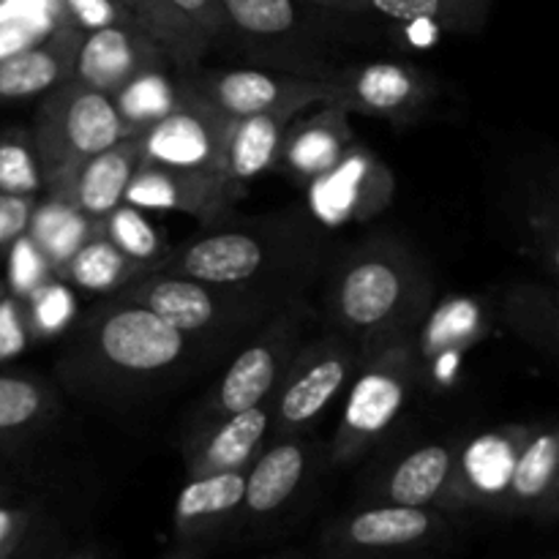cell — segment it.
Instances as JSON below:
<instances>
[{
    "label": "cell",
    "mask_w": 559,
    "mask_h": 559,
    "mask_svg": "<svg viewBox=\"0 0 559 559\" xmlns=\"http://www.w3.org/2000/svg\"><path fill=\"white\" fill-rule=\"evenodd\" d=\"M80 38L82 31L58 22L38 41L0 60V104L27 102L69 82Z\"/></svg>",
    "instance_id": "ffe728a7"
},
{
    "label": "cell",
    "mask_w": 559,
    "mask_h": 559,
    "mask_svg": "<svg viewBox=\"0 0 559 559\" xmlns=\"http://www.w3.org/2000/svg\"><path fill=\"white\" fill-rule=\"evenodd\" d=\"M325 80L333 85L331 107L344 112L404 118L413 109L424 107L431 96V80H426L413 66L393 63V60L353 66Z\"/></svg>",
    "instance_id": "7c38bea8"
},
{
    "label": "cell",
    "mask_w": 559,
    "mask_h": 559,
    "mask_svg": "<svg viewBox=\"0 0 559 559\" xmlns=\"http://www.w3.org/2000/svg\"><path fill=\"white\" fill-rule=\"evenodd\" d=\"M131 14L147 38L178 66H197L211 38L178 14L167 0H115Z\"/></svg>",
    "instance_id": "484cf974"
},
{
    "label": "cell",
    "mask_w": 559,
    "mask_h": 559,
    "mask_svg": "<svg viewBox=\"0 0 559 559\" xmlns=\"http://www.w3.org/2000/svg\"><path fill=\"white\" fill-rule=\"evenodd\" d=\"M131 136L123 118L115 109L112 96L91 91L69 80L47 93L36 112L33 147L41 167L44 189L58 186L74 167L93 153Z\"/></svg>",
    "instance_id": "5b68a950"
},
{
    "label": "cell",
    "mask_w": 559,
    "mask_h": 559,
    "mask_svg": "<svg viewBox=\"0 0 559 559\" xmlns=\"http://www.w3.org/2000/svg\"><path fill=\"white\" fill-rule=\"evenodd\" d=\"M431 284L399 243L371 240L338 262L328 309L342 336L360 347L407 336L429 306Z\"/></svg>",
    "instance_id": "6da1fadb"
},
{
    "label": "cell",
    "mask_w": 559,
    "mask_h": 559,
    "mask_svg": "<svg viewBox=\"0 0 559 559\" xmlns=\"http://www.w3.org/2000/svg\"><path fill=\"white\" fill-rule=\"evenodd\" d=\"M415 385V353L407 336L360 347V364L349 380L347 402L331 445V462L364 456L407 404Z\"/></svg>",
    "instance_id": "277c9868"
},
{
    "label": "cell",
    "mask_w": 559,
    "mask_h": 559,
    "mask_svg": "<svg viewBox=\"0 0 559 559\" xmlns=\"http://www.w3.org/2000/svg\"><path fill=\"white\" fill-rule=\"evenodd\" d=\"M448 535L445 511L369 502L328 524L322 549L328 559H413L429 555Z\"/></svg>",
    "instance_id": "8992f818"
},
{
    "label": "cell",
    "mask_w": 559,
    "mask_h": 559,
    "mask_svg": "<svg viewBox=\"0 0 559 559\" xmlns=\"http://www.w3.org/2000/svg\"><path fill=\"white\" fill-rule=\"evenodd\" d=\"M194 338L145 306L109 298L87 320L82 347L93 374L115 382H147L183 364Z\"/></svg>",
    "instance_id": "3957f363"
},
{
    "label": "cell",
    "mask_w": 559,
    "mask_h": 559,
    "mask_svg": "<svg viewBox=\"0 0 559 559\" xmlns=\"http://www.w3.org/2000/svg\"><path fill=\"white\" fill-rule=\"evenodd\" d=\"M267 431H271L267 404L243 409V413L216 420L207 429L194 431L186 451V473L189 478H200V475L249 469V464L265 445Z\"/></svg>",
    "instance_id": "7402d4cb"
},
{
    "label": "cell",
    "mask_w": 559,
    "mask_h": 559,
    "mask_svg": "<svg viewBox=\"0 0 559 559\" xmlns=\"http://www.w3.org/2000/svg\"><path fill=\"white\" fill-rule=\"evenodd\" d=\"M456 448L431 442L404 453L380 478L374 502L451 511L456 500Z\"/></svg>",
    "instance_id": "ac0fdd59"
},
{
    "label": "cell",
    "mask_w": 559,
    "mask_h": 559,
    "mask_svg": "<svg viewBox=\"0 0 559 559\" xmlns=\"http://www.w3.org/2000/svg\"><path fill=\"white\" fill-rule=\"evenodd\" d=\"M38 197L0 194V257L25 235L27 218Z\"/></svg>",
    "instance_id": "d590c367"
},
{
    "label": "cell",
    "mask_w": 559,
    "mask_h": 559,
    "mask_svg": "<svg viewBox=\"0 0 559 559\" xmlns=\"http://www.w3.org/2000/svg\"><path fill=\"white\" fill-rule=\"evenodd\" d=\"M311 469V451L298 437H278L262 445L246 469L240 530H260L276 522L304 489Z\"/></svg>",
    "instance_id": "5bb4252c"
},
{
    "label": "cell",
    "mask_w": 559,
    "mask_h": 559,
    "mask_svg": "<svg viewBox=\"0 0 559 559\" xmlns=\"http://www.w3.org/2000/svg\"><path fill=\"white\" fill-rule=\"evenodd\" d=\"M311 235L284 227L271 233L254 227L213 229L167 249L153 271L273 298V284L298 276V271L314 262L317 240Z\"/></svg>",
    "instance_id": "7a4b0ae2"
},
{
    "label": "cell",
    "mask_w": 559,
    "mask_h": 559,
    "mask_svg": "<svg viewBox=\"0 0 559 559\" xmlns=\"http://www.w3.org/2000/svg\"><path fill=\"white\" fill-rule=\"evenodd\" d=\"M300 336V311L289 309L273 322L267 331L254 338V344L235 355L233 364L222 374L205 404L200 409V426L197 431L207 429L216 420L229 418L243 409L260 407L276 391L278 380L287 371L289 360L298 353Z\"/></svg>",
    "instance_id": "9c48e42d"
},
{
    "label": "cell",
    "mask_w": 559,
    "mask_h": 559,
    "mask_svg": "<svg viewBox=\"0 0 559 559\" xmlns=\"http://www.w3.org/2000/svg\"><path fill=\"white\" fill-rule=\"evenodd\" d=\"M60 559H102V555L93 549H82V551H74V555H69V557H60Z\"/></svg>",
    "instance_id": "60d3db41"
},
{
    "label": "cell",
    "mask_w": 559,
    "mask_h": 559,
    "mask_svg": "<svg viewBox=\"0 0 559 559\" xmlns=\"http://www.w3.org/2000/svg\"><path fill=\"white\" fill-rule=\"evenodd\" d=\"M147 273V265L131 260L123 251L115 249L107 238L102 235V229L91 235L74 254L69 257L63 267H60L58 276L66 278L74 287L87 289V293H102L112 295L120 287L131 282V278Z\"/></svg>",
    "instance_id": "4316f807"
},
{
    "label": "cell",
    "mask_w": 559,
    "mask_h": 559,
    "mask_svg": "<svg viewBox=\"0 0 559 559\" xmlns=\"http://www.w3.org/2000/svg\"><path fill=\"white\" fill-rule=\"evenodd\" d=\"M478 309L469 300H451L435 311L426 331L420 336V349L426 358H435L440 353H451L453 347H467L475 338V325H478Z\"/></svg>",
    "instance_id": "836d02e7"
},
{
    "label": "cell",
    "mask_w": 559,
    "mask_h": 559,
    "mask_svg": "<svg viewBox=\"0 0 559 559\" xmlns=\"http://www.w3.org/2000/svg\"><path fill=\"white\" fill-rule=\"evenodd\" d=\"M298 112L300 109L287 107L229 120L218 158V183L229 202L238 200L251 180L282 164L284 136Z\"/></svg>",
    "instance_id": "9a60e30c"
},
{
    "label": "cell",
    "mask_w": 559,
    "mask_h": 559,
    "mask_svg": "<svg viewBox=\"0 0 559 559\" xmlns=\"http://www.w3.org/2000/svg\"><path fill=\"white\" fill-rule=\"evenodd\" d=\"M246 495V469L189 478L173 513L175 544H216L240 530Z\"/></svg>",
    "instance_id": "2e32d148"
},
{
    "label": "cell",
    "mask_w": 559,
    "mask_h": 559,
    "mask_svg": "<svg viewBox=\"0 0 559 559\" xmlns=\"http://www.w3.org/2000/svg\"><path fill=\"white\" fill-rule=\"evenodd\" d=\"M491 0H369L371 11L399 22H426L448 31H478Z\"/></svg>",
    "instance_id": "f1b7e54d"
},
{
    "label": "cell",
    "mask_w": 559,
    "mask_h": 559,
    "mask_svg": "<svg viewBox=\"0 0 559 559\" xmlns=\"http://www.w3.org/2000/svg\"><path fill=\"white\" fill-rule=\"evenodd\" d=\"M287 559H298V557H287Z\"/></svg>",
    "instance_id": "b9f144b4"
},
{
    "label": "cell",
    "mask_w": 559,
    "mask_h": 559,
    "mask_svg": "<svg viewBox=\"0 0 559 559\" xmlns=\"http://www.w3.org/2000/svg\"><path fill=\"white\" fill-rule=\"evenodd\" d=\"M112 104L123 118L126 129L131 134H140L147 126L173 112L175 104H178V82L164 74V66H153V69L140 71L131 82H126L112 96Z\"/></svg>",
    "instance_id": "83f0119b"
},
{
    "label": "cell",
    "mask_w": 559,
    "mask_h": 559,
    "mask_svg": "<svg viewBox=\"0 0 559 559\" xmlns=\"http://www.w3.org/2000/svg\"><path fill=\"white\" fill-rule=\"evenodd\" d=\"M98 229H102V235L115 249H120L126 257L147 265V273L158 265V260L169 249L162 240V235L156 233V227L142 216L140 207L126 205V202H120L115 211H109L98 222Z\"/></svg>",
    "instance_id": "4dcf8cb0"
},
{
    "label": "cell",
    "mask_w": 559,
    "mask_h": 559,
    "mask_svg": "<svg viewBox=\"0 0 559 559\" xmlns=\"http://www.w3.org/2000/svg\"><path fill=\"white\" fill-rule=\"evenodd\" d=\"M52 3L58 9V22H69L71 27L82 33L98 31V27L107 25H120V22H134L129 11L120 3H115V0H52Z\"/></svg>",
    "instance_id": "e575fe53"
},
{
    "label": "cell",
    "mask_w": 559,
    "mask_h": 559,
    "mask_svg": "<svg viewBox=\"0 0 559 559\" xmlns=\"http://www.w3.org/2000/svg\"><path fill=\"white\" fill-rule=\"evenodd\" d=\"M44 33L38 27H33L27 20H9L0 22V60L9 58V55L20 52L27 44L38 41Z\"/></svg>",
    "instance_id": "74e56055"
},
{
    "label": "cell",
    "mask_w": 559,
    "mask_h": 559,
    "mask_svg": "<svg viewBox=\"0 0 559 559\" xmlns=\"http://www.w3.org/2000/svg\"><path fill=\"white\" fill-rule=\"evenodd\" d=\"M109 298L145 306L164 322L175 325L178 331L191 333V336L240 325V322L251 320L262 309H267V304L273 300L267 295L249 293V289L218 287V284H205L162 271L131 278L126 287H120Z\"/></svg>",
    "instance_id": "52a82bcc"
},
{
    "label": "cell",
    "mask_w": 559,
    "mask_h": 559,
    "mask_svg": "<svg viewBox=\"0 0 559 559\" xmlns=\"http://www.w3.org/2000/svg\"><path fill=\"white\" fill-rule=\"evenodd\" d=\"M229 118L207 107L183 82H178V104L173 112L140 131L142 158L191 173H207L218 178L224 134Z\"/></svg>",
    "instance_id": "8fae6325"
},
{
    "label": "cell",
    "mask_w": 559,
    "mask_h": 559,
    "mask_svg": "<svg viewBox=\"0 0 559 559\" xmlns=\"http://www.w3.org/2000/svg\"><path fill=\"white\" fill-rule=\"evenodd\" d=\"M207 555H211V546L205 544H175L158 559H207Z\"/></svg>",
    "instance_id": "ab89813d"
},
{
    "label": "cell",
    "mask_w": 559,
    "mask_h": 559,
    "mask_svg": "<svg viewBox=\"0 0 559 559\" xmlns=\"http://www.w3.org/2000/svg\"><path fill=\"white\" fill-rule=\"evenodd\" d=\"M123 202L140 211L189 213L202 222H216L233 205L216 175L164 167L147 158L131 175Z\"/></svg>",
    "instance_id": "e0dca14e"
},
{
    "label": "cell",
    "mask_w": 559,
    "mask_h": 559,
    "mask_svg": "<svg viewBox=\"0 0 559 559\" xmlns=\"http://www.w3.org/2000/svg\"><path fill=\"white\" fill-rule=\"evenodd\" d=\"M175 11H178L183 20H189L191 25L200 27L207 38L222 36L224 31H229V22L224 16V9L218 0H167Z\"/></svg>",
    "instance_id": "8d00e7d4"
},
{
    "label": "cell",
    "mask_w": 559,
    "mask_h": 559,
    "mask_svg": "<svg viewBox=\"0 0 559 559\" xmlns=\"http://www.w3.org/2000/svg\"><path fill=\"white\" fill-rule=\"evenodd\" d=\"M183 82L197 98L224 118L271 112V109H306L309 104H331L333 85L325 76L271 74L260 69L202 71Z\"/></svg>",
    "instance_id": "30bf717a"
},
{
    "label": "cell",
    "mask_w": 559,
    "mask_h": 559,
    "mask_svg": "<svg viewBox=\"0 0 559 559\" xmlns=\"http://www.w3.org/2000/svg\"><path fill=\"white\" fill-rule=\"evenodd\" d=\"M229 27L254 38L293 36L304 27L298 0H218Z\"/></svg>",
    "instance_id": "f546056e"
},
{
    "label": "cell",
    "mask_w": 559,
    "mask_h": 559,
    "mask_svg": "<svg viewBox=\"0 0 559 559\" xmlns=\"http://www.w3.org/2000/svg\"><path fill=\"white\" fill-rule=\"evenodd\" d=\"M559 437L555 429L530 431L516 453L497 511L551 522L557 516Z\"/></svg>",
    "instance_id": "44dd1931"
},
{
    "label": "cell",
    "mask_w": 559,
    "mask_h": 559,
    "mask_svg": "<svg viewBox=\"0 0 559 559\" xmlns=\"http://www.w3.org/2000/svg\"><path fill=\"white\" fill-rule=\"evenodd\" d=\"M140 136H123L115 145L104 147L102 153H93L91 158H85L80 167L71 169L47 194L66 197L82 216L98 224L109 211H115L123 202L131 175L140 167Z\"/></svg>",
    "instance_id": "d6986e66"
},
{
    "label": "cell",
    "mask_w": 559,
    "mask_h": 559,
    "mask_svg": "<svg viewBox=\"0 0 559 559\" xmlns=\"http://www.w3.org/2000/svg\"><path fill=\"white\" fill-rule=\"evenodd\" d=\"M344 115H347L344 109L325 104V112L314 115L306 123H298L295 129L289 126L287 136H284L282 162L298 178L317 180L342 162L349 142V129Z\"/></svg>",
    "instance_id": "d4e9b609"
},
{
    "label": "cell",
    "mask_w": 559,
    "mask_h": 559,
    "mask_svg": "<svg viewBox=\"0 0 559 559\" xmlns=\"http://www.w3.org/2000/svg\"><path fill=\"white\" fill-rule=\"evenodd\" d=\"M44 189L33 140L22 131H5L0 136V194L38 197Z\"/></svg>",
    "instance_id": "d6a6232c"
},
{
    "label": "cell",
    "mask_w": 559,
    "mask_h": 559,
    "mask_svg": "<svg viewBox=\"0 0 559 559\" xmlns=\"http://www.w3.org/2000/svg\"><path fill=\"white\" fill-rule=\"evenodd\" d=\"M164 60H169L167 55L134 22H120L82 33L71 80L91 91L115 96L140 71L164 66Z\"/></svg>",
    "instance_id": "4fadbf2b"
},
{
    "label": "cell",
    "mask_w": 559,
    "mask_h": 559,
    "mask_svg": "<svg viewBox=\"0 0 559 559\" xmlns=\"http://www.w3.org/2000/svg\"><path fill=\"white\" fill-rule=\"evenodd\" d=\"M298 3L314 5V9H325V11H336V14H369V0H298Z\"/></svg>",
    "instance_id": "f35d334b"
},
{
    "label": "cell",
    "mask_w": 559,
    "mask_h": 559,
    "mask_svg": "<svg viewBox=\"0 0 559 559\" xmlns=\"http://www.w3.org/2000/svg\"><path fill=\"white\" fill-rule=\"evenodd\" d=\"M98 229L91 218L82 216L66 197L47 194L41 202L36 200L31 218L22 238L27 240L38 260L47 265V271L60 273V267L69 262V257L91 238Z\"/></svg>",
    "instance_id": "cb8c5ba5"
},
{
    "label": "cell",
    "mask_w": 559,
    "mask_h": 559,
    "mask_svg": "<svg viewBox=\"0 0 559 559\" xmlns=\"http://www.w3.org/2000/svg\"><path fill=\"white\" fill-rule=\"evenodd\" d=\"M530 431H491L456 453V500L464 506L497 508L506 491L516 453Z\"/></svg>",
    "instance_id": "603a6c76"
},
{
    "label": "cell",
    "mask_w": 559,
    "mask_h": 559,
    "mask_svg": "<svg viewBox=\"0 0 559 559\" xmlns=\"http://www.w3.org/2000/svg\"><path fill=\"white\" fill-rule=\"evenodd\" d=\"M360 364V344L347 336L298 349L271 393V426L278 437H298L342 396Z\"/></svg>",
    "instance_id": "ba28073f"
},
{
    "label": "cell",
    "mask_w": 559,
    "mask_h": 559,
    "mask_svg": "<svg viewBox=\"0 0 559 559\" xmlns=\"http://www.w3.org/2000/svg\"><path fill=\"white\" fill-rule=\"evenodd\" d=\"M49 396L44 385L22 374H0V437L33 429L44 418Z\"/></svg>",
    "instance_id": "1f68e13d"
}]
</instances>
